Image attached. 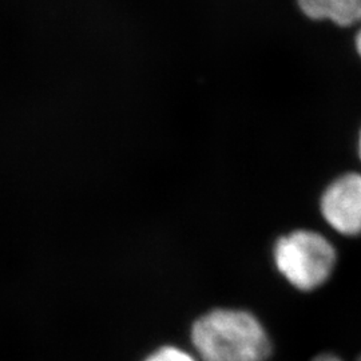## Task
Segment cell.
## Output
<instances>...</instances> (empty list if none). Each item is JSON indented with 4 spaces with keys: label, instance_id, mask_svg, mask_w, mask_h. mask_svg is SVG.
<instances>
[{
    "label": "cell",
    "instance_id": "ba28073f",
    "mask_svg": "<svg viewBox=\"0 0 361 361\" xmlns=\"http://www.w3.org/2000/svg\"><path fill=\"white\" fill-rule=\"evenodd\" d=\"M359 154H360V158H361V134H360V140H359Z\"/></svg>",
    "mask_w": 361,
    "mask_h": 361
},
{
    "label": "cell",
    "instance_id": "6da1fadb",
    "mask_svg": "<svg viewBox=\"0 0 361 361\" xmlns=\"http://www.w3.org/2000/svg\"><path fill=\"white\" fill-rule=\"evenodd\" d=\"M192 341L204 361H265L271 343L257 319L244 310H216L200 317Z\"/></svg>",
    "mask_w": 361,
    "mask_h": 361
},
{
    "label": "cell",
    "instance_id": "52a82bcc",
    "mask_svg": "<svg viewBox=\"0 0 361 361\" xmlns=\"http://www.w3.org/2000/svg\"><path fill=\"white\" fill-rule=\"evenodd\" d=\"M356 49H357V52L360 54L361 56V28L357 32V37H356Z\"/></svg>",
    "mask_w": 361,
    "mask_h": 361
},
{
    "label": "cell",
    "instance_id": "5b68a950",
    "mask_svg": "<svg viewBox=\"0 0 361 361\" xmlns=\"http://www.w3.org/2000/svg\"><path fill=\"white\" fill-rule=\"evenodd\" d=\"M145 361H195L192 355L176 347H162Z\"/></svg>",
    "mask_w": 361,
    "mask_h": 361
},
{
    "label": "cell",
    "instance_id": "3957f363",
    "mask_svg": "<svg viewBox=\"0 0 361 361\" xmlns=\"http://www.w3.org/2000/svg\"><path fill=\"white\" fill-rule=\"evenodd\" d=\"M322 213L344 235L361 234V174L349 173L332 182L322 198Z\"/></svg>",
    "mask_w": 361,
    "mask_h": 361
},
{
    "label": "cell",
    "instance_id": "8992f818",
    "mask_svg": "<svg viewBox=\"0 0 361 361\" xmlns=\"http://www.w3.org/2000/svg\"><path fill=\"white\" fill-rule=\"evenodd\" d=\"M312 361H341L337 356H334V355H320V356H317L316 359H313ZM361 361V359L360 360Z\"/></svg>",
    "mask_w": 361,
    "mask_h": 361
},
{
    "label": "cell",
    "instance_id": "277c9868",
    "mask_svg": "<svg viewBox=\"0 0 361 361\" xmlns=\"http://www.w3.org/2000/svg\"><path fill=\"white\" fill-rule=\"evenodd\" d=\"M297 6L312 20H329L340 27L361 22V0H297Z\"/></svg>",
    "mask_w": 361,
    "mask_h": 361
},
{
    "label": "cell",
    "instance_id": "7a4b0ae2",
    "mask_svg": "<svg viewBox=\"0 0 361 361\" xmlns=\"http://www.w3.org/2000/svg\"><path fill=\"white\" fill-rule=\"evenodd\" d=\"M274 262L285 279L300 290H313L331 276L336 250L319 233L296 231L279 238Z\"/></svg>",
    "mask_w": 361,
    "mask_h": 361
}]
</instances>
